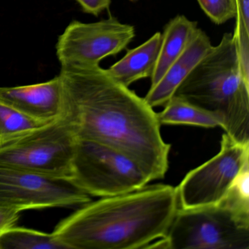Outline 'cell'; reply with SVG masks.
Listing matches in <instances>:
<instances>
[{"label": "cell", "instance_id": "1", "mask_svg": "<svg viewBox=\"0 0 249 249\" xmlns=\"http://www.w3.org/2000/svg\"><path fill=\"white\" fill-rule=\"evenodd\" d=\"M61 119L77 138L100 142L138 161L153 180L168 170L171 145L163 140L157 113L144 98L100 65H62Z\"/></svg>", "mask_w": 249, "mask_h": 249}, {"label": "cell", "instance_id": "2", "mask_svg": "<svg viewBox=\"0 0 249 249\" xmlns=\"http://www.w3.org/2000/svg\"><path fill=\"white\" fill-rule=\"evenodd\" d=\"M178 208L176 187L147 184L81 205L52 234L68 249H152L165 237Z\"/></svg>", "mask_w": 249, "mask_h": 249}, {"label": "cell", "instance_id": "3", "mask_svg": "<svg viewBox=\"0 0 249 249\" xmlns=\"http://www.w3.org/2000/svg\"><path fill=\"white\" fill-rule=\"evenodd\" d=\"M174 95L213 113L230 138L249 143V83L242 73L233 33L224 34Z\"/></svg>", "mask_w": 249, "mask_h": 249}, {"label": "cell", "instance_id": "4", "mask_svg": "<svg viewBox=\"0 0 249 249\" xmlns=\"http://www.w3.org/2000/svg\"><path fill=\"white\" fill-rule=\"evenodd\" d=\"M69 180L89 196L99 197L128 193L153 180L148 172L125 153L79 138Z\"/></svg>", "mask_w": 249, "mask_h": 249}, {"label": "cell", "instance_id": "5", "mask_svg": "<svg viewBox=\"0 0 249 249\" xmlns=\"http://www.w3.org/2000/svg\"><path fill=\"white\" fill-rule=\"evenodd\" d=\"M152 249H249V221L221 203L179 208L165 237Z\"/></svg>", "mask_w": 249, "mask_h": 249}, {"label": "cell", "instance_id": "6", "mask_svg": "<svg viewBox=\"0 0 249 249\" xmlns=\"http://www.w3.org/2000/svg\"><path fill=\"white\" fill-rule=\"evenodd\" d=\"M77 140L71 126L59 118L0 147V167L69 179Z\"/></svg>", "mask_w": 249, "mask_h": 249}, {"label": "cell", "instance_id": "7", "mask_svg": "<svg viewBox=\"0 0 249 249\" xmlns=\"http://www.w3.org/2000/svg\"><path fill=\"white\" fill-rule=\"evenodd\" d=\"M249 163V143H239L223 134L219 152L189 172L176 187L179 208L192 209L218 205Z\"/></svg>", "mask_w": 249, "mask_h": 249}, {"label": "cell", "instance_id": "8", "mask_svg": "<svg viewBox=\"0 0 249 249\" xmlns=\"http://www.w3.org/2000/svg\"><path fill=\"white\" fill-rule=\"evenodd\" d=\"M89 195L69 179L0 167V209L26 210L83 205Z\"/></svg>", "mask_w": 249, "mask_h": 249}, {"label": "cell", "instance_id": "9", "mask_svg": "<svg viewBox=\"0 0 249 249\" xmlns=\"http://www.w3.org/2000/svg\"><path fill=\"white\" fill-rule=\"evenodd\" d=\"M135 37V27L114 17L94 23L73 21L56 43L61 65H100L124 50Z\"/></svg>", "mask_w": 249, "mask_h": 249}, {"label": "cell", "instance_id": "10", "mask_svg": "<svg viewBox=\"0 0 249 249\" xmlns=\"http://www.w3.org/2000/svg\"><path fill=\"white\" fill-rule=\"evenodd\" d=\"M0 100L24 114L45 122L61 117L62 90L59 75L33 85L0 87Z\"/></svg>", "mask_w": 249, "mask_h": 249}, {"label": "cell", "instance_id": "11", "mask_svg": "<svg viewBox=\"0 0 249 249\" xmlns=\"http://www.w3.org/2000/svg\"><path fill=\"white\" fill-rule=\"evenodd\" d=\"M213 46L208 35L198 29L183 53L170 65L161 79L154 86H151L144 97L147 104L153 108L165 106Z\"/></svg>", "mask_w": 249, "mask_h": 249}, {"label": "cell", "instance_id": "12", "mask_svg": "<svg viewBox=\"0 0 249 249\" xmlns=\"http://www.w3.org/2000/svg\"><path fill=\"white\" fill-rule=\"evenodd\" d=\"M161 41V33H156L141 46L128 51L107 71L118 82L127 87L139 80L151 78L158 59Z\"/></svg>", "mask_w": 249, "mask_h": 249}, {"label": "cell", "instance_id": "13", "mask_svg": "<svg viewBox=\"0 0 249 249\" xmlns=\"http://www.w3.org/2000/svg\"><path fill=\"white\" fill-rule=\"evenodd\" d=\"M197 22L183 15L170 20L161 33V46L151 86L157 84L170 65L180 56L198 30Z\"/></svg>", "mask_w": 249, "mask_h": 249}, {"label": "cell", "instance_id": "14", "mask_svg": "<svg viewBox=\"0 0 249 249\" xmlns=\"http://www.w3.org/2000/svg\"><path fill=\"white\" fill-rule=\"evenodd\" d=\"M160 125H192L204 128L221 127V121L207 111L177 95L168 100L164 110L157 113Z\"/></svg>", "mask_w": 249, "mask_h": 249}, {"label": "cell", "instance_id": "15", "mask_svg": "<svg viewBox=\"0 0 249 249\" xmlns=\"http://www.w3.org/2000/svg\"><path fill=\"white\" fill-rule=\"evenodd\" d=\"M50 123L33 119L0 100V147L27 136Z\"/></svg>", "mask_w": 249, "mask_h": 249}, {"label": "cell", "instance_id": "16", "mask_svg": "<svg viewBox=\"0 0 249 249\" xmlns=\"http://www.w3.org/2000/svg\"><path fill=\"white\" fill-rule=\"evenodd\" d=\"M0 249H68L52 233L14 227L0 235Z\"/></svg>", "mask_w": 249, "mask_h": 249}, {"label": "cell", "instance_id": "17", "mask_svg": "<svg viewBox=\"0 0 249 249\" xmlns=\"http://www.w3.org/2000/svg\"><path fill=\"white\" fill-rule=\"evenodd\" d=\"M220 203L249 221V163L245 166Z\"/></svg>", "mask_w": 249, "mask_h": 249}, {"label": "cell", "instance_id": "18", "mask_svg": "<svg viewBox=\"0 0 249 249\" xmlns=\"http://www.w3.org/2000/svg\"><path fill=\"white\" fill-rule=\"evenodd\" d=\"M207 17L217 25H221L237 16V0H197Z\"/></svg>", "mask_w": 249, "mask_h": 249}, {"label": "cell", "instance_id": "19", "mask_svg": "<svg viewBox=\"0 0 249 249\" xmlns=\"http://www.w3.org/2000/svg\"><path fill=\"white\" fill-rule=\"evenodd\" d=\"M234 35L238 53L239 62L243 78L249 83V29L245 26L241 16L237 11Z\"/></svg>", "mask_w": 249, "mask_h": 249}, {"label": "cell", "instance_id": "20", "mask_svg": "<svg viewBox=\"0 0 249 249\" xmlns=\"http://www.w3.org/2000/svg\"><path fill=\"white\" fill-rule=\"evenodd\" d=\"M84 12L92 15H100L107 10L111 4V0H76Z\"/></svg>", "mask_w": 249, "mask_h": 249}, {"label": "cell", "instance_id": "21", "mask_svg": "<svg viewBox=\"0 0 249 249\" xmlns=\"http://www.w3.org/2000/svg\"><path fill=\"white\" fill-rule=\"evenodd\" d=\"M20 212L0 209V235L11 227L16 225L19 219Z\"/></svg>", "mask_w": 249, "mask_h": 249}, {"label": "cell", "instance_id": "22", "mask_svg": "<svg viewBox=\"0 0 249 249\" xmlns=\"http://www.w3.org/2000/svg\"><path fill=\"white\" fill-rule=\"evenodd\" d=\"M237 4L245 26L249 29V0H237Z\"/></svg>", "mask_w": 249, "mask_h": 249}, {"label": "cell", "instance_id": "23", "mask_svg": "<svg viewBox=\"0 0 249 249\" xmlns=\"http://www.w3.org/2000/svg\"><path fill=\"white\" fill-rule=\"evenodd\" d=\"M129 1H130V2H137V1H139V0H129Z\"/></svg>", "mask_w": 249, "mask_h": 249}]
</instances>
